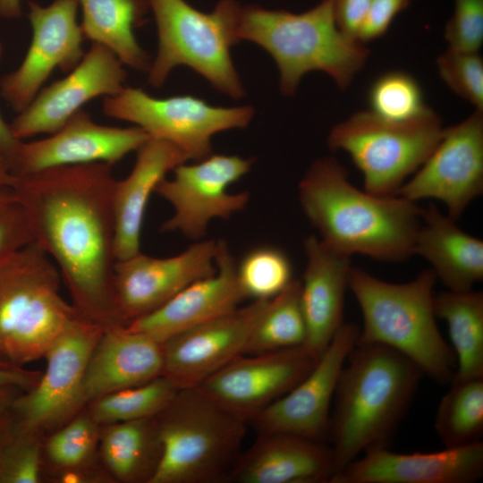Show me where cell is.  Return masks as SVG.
Returning <instances> with one entry per match:
<instances>
[{"instance_id": "obj_50", "label": "cell", "mask_w": 483, "mask_h": 483, "mask_svg": "<svg viewBox=\"0 0 483 483\" xmlns=\"http://www.w3.org/2000/svg\"><path fill=\"white\" fill-rule=\"evenodd\" d=\"M15 201V196L11 187H0V208Z\"/></svg>"}, {"instance_id": "obj_46", "label": "cell", "mask_w": 483, "mask_h": 483, "mask_svg": "<svg viewBox=\"0 0 483 483\" xmlns=\"http://www.w3.org/2000/svg\"><path fill=\"white\" fill-rule=\"evenodd\" d=\"M22 392V389L14 386L0 385V411L8 410L13 400Z\"/></svg>"}, {"instance_id": "obj_16", "label": "cell", "mask_w": 483, "mask_h": 483, "mask_svg": "<svg viewBox=\"0 0 483 483\" xmlns=\"http://www.w3.org/2000/svg\"><path fill=\"white\" fill-rule=\"evenodd\" d=\"M217 241L199 240L182 252L155 258L141 251L116 260L114 293L123 323L144 317L165 304L193 282L216 271Z\"/></svg>"}, {"instance_id": "obj_29", "label": "cell", "mask_w": 483, "mask_h": 483, "mask_svg": "<svg viewBox=\"0 0 483 483\" xmlns=\"http://www.w3.org/2000/svg\"><path fill=\"white\" fill-rule=\"evenodd\" d=\"M80 4L84 39L107 47L123 64L148 72L150 56L134 35L150 10L148 0H79Z\"/></svg>"}, {"instance_id": "obj_36", "label": "cell", "mask_w": 483, "mask_h": 483, "mask_svg": "<svg viewBox=\"0 0 483 483\" xmlns=\"http://www.w3.org/2000/svg\"><path fill=\"white\" fill-rule=\"evenodd\" d=\"M369 103L375 114L397 122L418 118L431 110L417 80L402 71L380 75L369 89Z\"/></svg>"}, {"instance_id": "obj_44", "label": "cell", "mask_w": 483, "mask_h": 483, "mask_svg": "<svg viewBox=\"0 0 483 483\" xmlns=\"http://www.w3.org/2000/svg\"><path fill=\"white\" fill-rule=\"evenodd\" d=\"M40 376V371L0 362V385L14 386L28 391L37 385Z\"/></svg>"}, {"instance_id": "obj_9", "label": "cell", "mask_w": 483, "mask_h": 483, "mask_svg": "<svg viewBox=\"0 0 483 483\" xmlns=\"http://www.w3.org/2000/svg\"><path fill=\"white\" fill-rule=\"evenodd\" d=\"M445 131L437 114L409 121H391L370 110L359 111L335 125L327 144L346 152L363 176L364 191L377 196L396 195L440 141Z\"/></svg>"}, {"instance_id": "obj_35", "label": "cell", "mask_w": 483, "mask_h": 483, "mask_svg": "<svg viewBox=\"0 0 483 483\" xmlns=\"http://www.w3.org/2000/svg\"><path fill=\"white\" fill-rule=\"evenodd\" d=\"M239 286L253 301L270 300L293 279L289 257L279 248L262 245L250 250L236 264Z\"/></svg>"}, {"instance_id": "obj_6", "label": "cell", "mask_w": 483, "mask_h": 483, "mask_svg": "<svg viewBox=\"0 0 483 483\" xmlns=\"http://www.w3.org/2000/svg\"><path fill=\"white\" fill-rule=\"evenodd\" d=\"M61 275L33 242L0 263V362L24 367L79 316L60 294Z\"/></svg>"}, {"instance_id": "obj_21", "label": "cell", "mask_w": 483, "mask_h": 483, "mask_svg": "<svg viewBox=\"0 0 483 483\" xmlns=\"http://www.w3.org/2000/svg\"><path fill=\"white\" fill-rule=\"evenodd\" d=\"M483 475V442L434 453H397L388 447L364 453L328 483H472Z\"/></svg>"}, {"instance_id": "obj_49", "label": "cell", "mask_w": 483, "mask_h": 483, "mask_svg": "<svg viewBox=\"0 0 483 483\" xmlns=\"http://www.w3.org/2000/svg\"><path fill=\"white\" fill-rule=\"evenodd\" d=\"M15 176L10 171L6 163L0 157V187H13Z\"/></svg>"}, {"instance_id": "obj_32", "label": "cell", "mask_w": 483, "mask_h": 483, "mask_svg": "<svg viewBox=\"0 0 483 483\" xmlns=\"http://www.w3.org/2000/svg\"><path fill=\"white\" fill-rule=\"evenodd\" d=\"M442 397L435 419L445 448L462 447L483 436V377L453 380Z\"/></svg>"}, {"instance_id": "obj_26", "label": "cell", "mask_w": 483, "mask_h": 483, "mask_svg": "<svg viewBox=\"0 0 483 483\" xmlns=\"http://www.w3.org/2000/svg\"><path fill=\"white\" fill-rule=\"evenodd\" d=\"M136 152L132 170L126 178L116 180L114 187L116 260L140 251L143 219L151 194L169 172L189 161L174 144L151 137Z\"/></svg>"}, {"instance_id": "obj_15", "label": "cell", "mask_w": 483, "mask_h": 483, "mask_svg": "<svg viewBox=\"0 0 483 483\" xmlns=\"http://www.w3.org/2000/svg\"><path fill=\"white\" fill-rule=\"evenodd\" d=\"M30 45L19 67L0 80V96L16 113L34 99L51 72L74 69L84 56L77 22L79 0H54L42 6L29 1Z\"/></svg>"}, {"instance_id": "obj_10", "label": "cell", "mask_w": 483, "mask_h": 483, "mask_svg": "<svg viewBox=\"0 0 483 483\" xmlns=\"http://www.w3.org/2000/svg\"><path fill=\"white\" fill-rule=\"evenodd\" d=\"M102 111L108 117L133 123L151 138L174 144L193 161L212 154L215 134L245 128L254 115L249 106H214L191 95L156 98L130 87L104 97Z\"/></svg>"}, {"instance_id": "obj_11", "label": "cell", "mask_w": 483, "mask_h": 483, "mask_svg": "<svg viewBox=\"0 0 483 483\" xmlns=\"http://www.w3.org/2000/svg\"><path fill=\"white\" fill-rule=\"evenodd\" d=\"M105 327L78 316L48 349L37 385L21 393L10 411L21 428L44 436L82 411V387L92 352Z\"/></svg>"}, {"instance_id": "obj_30", "label": "cell", "mask_w": 483, "mask_h": 483, "mask_svg": "<svg viewBox=\"0 0 483 483\" xmlns=\"http://www.w3.org/2000/svg\"><path fill=\"white\" fill-rule=\"evenodd\" d=\"M433 308L448 326L456 358L453 380L483 377V292L449 290L434 295Z\"/></svg>"}, {"instance_id": "obj_45", "label": "cell", "mask_w": 483, "mask_h": 483, "mask_svg": "<svg viewBox=\"0 0 483 483\" xmlns=\"http://www.w3.org/2000/svg\"><path fill=\"white\" fill-rule=\"evenodd\" d=\"M22 142L0 114V157L6 163L12 174Z\"/></svg>"}, {"instance_id": "obj_1", "label": "cell", "mask_w": 483, "mask_h": 483, "mask_svg": "<svg viewBox=\"0 0 483 483\" xmlns=\"http://www.w3.org/2000/svg\"><path fill=\"white\" fill-rule=\"evenodd\" d=\"M116 179L104 163L15 176L12 187L34 242L52 259L82 318L125 326L114 293Z\"/></svg>"}, {"instance_id": "obj_47", "label": "cell", "mask_w": 483, "mask_h": 483, "mask_svg": "<svg viewBox=\"0 0 483 483\" xmlns=\"http://www.w3.org/2000/svg\"><path fill=\"white\" fill-rule=\"evenodd\" d=\"M21 14L20 0H0V17L5 19L19 18Z\"/></svg>"}, {"instance_id": "obj_22", "label": "cell", "mask_w": 483, "mask_h": 483, "mask_svg": "<svg viewBox=\"0 0 483 483\" xmlns=\"http://www.w3.org/2000/svg\"><path fill=\"white\" fill-rule=\"evenodd\" d=\"M216 271L186 286L155 311L126 326L159 343L239 307L245 297L226 242L217 241Z\"/></svg>"}, {"instance_id": "obj_39", "label": "cell", "mask_w": 483, "mask_h": 483, "mask_svg": "<svg viewBox=\"0 0 483 483\" xmlns=\"http://www.w3.org/2000/svg\"><path fill=\"white\" fill-rule=\"evenodd\" d=\"M445 38L448 48L479 52L483 42V0H454Z\"/></svg>"}, {"instance_id": "obj_48", "label": "cell", "mask_w": 483, "mask_h": 483, "mask_svg": "<svg viewBox=\"0 0 483 483\" xmlns=\"http://www.w3.org/2000/svg\"><path fill=\"white\" fill-rule=\"evenodd\" d=\"M14 425L13 414L8 410L0 411V442L7 435Z\"/></svg>"}, {"instance_id": "obj_5", "label": "cell", "mask_w": 483, "mask_h": 483, "mask_svg": "<svg viewBox=\"0 0 483 483\" xmlns=\"http://www.w3.org/2000/svg\"><path fill=\"white\" fill-rule=\"evenodd\" d=\"M432 269L404 284L383 281L352 267L349 289L360 305L363 324L356 344L377 343L412 360L423 375L441 384L451 383L456 358L436 321Z\"/></svg>"}, {"instance_id": "obj_3", "label": "cell", "mask_w": 483, "mask_h": 483, "mask_svg": "<svg viewBox=\"0 0 483 483\" xmlns=\"http://www.w3.org/2000/svg\"><path fill=\"white\" fill-rule=\"evenodd\" d=\"M422 375L412 360L392 348L355 344L341 371L330 416L333 475L360 454L388 447Z\"/></svg>"}, {"instance_id": "obj_31", "label": "cell", "mask_w": 483, "mask_h": 483, "mask_svg": "<svg viewBox=\"0 0 483 483\" xmlns=\"http://www.w3.org/2000/svg\"><path fill=\"white\" fill-rule=\"evenodd\" d=\"M306 336L301 281L293 278L280 293L267 301L253 328L246 354L303 346Z\"/></svg>"}, {"instance_id": "obj_25", "label": "cell", "mask_w": 483, "mask_h": 483, "mask_svg": "<svg viewBox=\"0 0 483 483\" xmlns=\"http://www.w3.org/2000/svg\"><path fill=\"white\" fill-rule=\"evenodd\" d=\"M163 374L162 343L126 326L106 327L85 373L82 406L113 392Z\"/></svg>"}, {"instance_id": "obj_20", "label": "cell", "mask_w": 483, "mask_h": 483, "mask_svg": "<svg viewBox=\"0 0 483 483\" xmlns=\"http://www.w3.org/2000/svg\"><path fill=\"white\" fill-rule=\"evenodd\" d=\"M149 135L138 126L121 128L95 123L80 109L49 137L22 142L14 176L41 170L104 163L110 165L137 151Z\"/></svg>"}, {"instance_id": "obj_19", "label": "cell", "mask_w": 483, "mask_h": 483, "mask_svg": "<svg viewBox=\"0 0 483 483\" xmlns=\"http://www.w3.org/2000/svg\"><path fill=\"white\" fill-rule=\"evenodd\" d=\"M123 64L107 47L92 43L79 64L62 80L39 90L30 105L10 123L21 140L53 134L88 101L114 96L125 88Z\"/></svg>"}, {"instance_id": "obj_40", "label": "cell", "mask_w": 483, "mask_h": 483, "mask_svg": "<svg viewBox=\"0 0 483 483\" xmlns=\"http://www.w3.org/2000/svg\"><path fill=\"white\" fill-rule=\"evenodd\" d=\"M27 217L13 201L0 208V263L33 242Z\"/></svg>"}, {"instance_id": "obj_27", "label": "cell", "mask_w": 483, "mask_h": 483, "mask_svg": "<svg viewBox=\"0 0 483 483\" xmlns=\"http://www.w3.org/2000/svg\"><path fill=\"white\" fill-rule=\"evenodd\" d=\"M414 254L429 262L450 291L471 290L483 279V241L463 232L434 204L422 208Z\"/></svg>"}, {"instance_id": "obj_23", "label": "cell", "mask_w": 483, "mask_h": 483, "mask_svg": "<svg viewBox=\"0 0 483 483\" xmlns=\"http://www.w3.org/2000/svg\"><path fill=\"white\" fill-rule=\"evenodd\" d=\"M334 473L331 446L284 432H262L240 453L225 482L323 483Z\"/></svg>"}, {"instance_id": "obj_7", "label": "cell", "mask_w": 483, "mask_h": 483, "mask_svg": "<svg viewBox=\"0 0 483 483\" xmlns=\"http://www.w3.org/2000/svg\"><path fill=\"white\" fill-rule=\"evenodd\" d=\"M155 419L162 453L150 483L225 481L241 453L246 422L197 388L178 390Z\"/></svg>"}, {"instance_id": "obj_14", "label": "cell", "mask_w": 483, "mask_h": 483, "mask_svg": "<svg viewBox=\"0 0 483 483\" xmlns=\"http://www.w3.org/2000/svg\"><path fill=\"white\" fill-rule=\"evenodd\" d=\"M316 361L304 346L244 354L195 388L247 423L292 389Z\"/></svg>"}, {"instance_id": "obj_34", "label": "cell", "mask_w": 483, "mask_h": 483, "mask_svg": "<svg viewBox=\"0 0 483 483\" xmlns=\"http://www.w3.org/2000/svg\"><path fill=\"white\" fill-rule=\"evenodd\" d=\"M100 425L83 409L44 438L45 473L99 460Z\"/></svg>"}, {"instance_id": "obj_13", "label": "cell", "mask_w": 483, "mask_h": 483, "mask_svg": "<svg viewBox=\"0 0 483 483\" xmlns=\"http://www.w3.org/2000/svg\"><path fill=\"white\" fill-rule=\"evenodd\" d=\"M483 192V111L477 110L444 134L416 174L396 195L411 201L436 199L457 221Z\"/></svg>"}, {"instance_id": "obj_42", "label": "cell", "mask_w": 483, "mask_h": 483, "mask_svg": "<svg viewBox=\"0 0 483 483\" xmlns=\"http://www.w3.org/2000/svg\"><path fill=\"white\" fill-rule=\"evenodd\" d=\"M45 481L54 483H109L113 477L102 464L100 459L81 466L55 470L45 473Z\"/></svg>"}, {"instance_id": "obj_2", "label": "cell", "mask_w": 483, "mask_h": 483, "mask_svg": "<svg viewBox=\"0 0 483 483\" xmlns=\"http://www.w3.org/2000/svg\"><path fill=\"white\" fill-rule=\"evenodd\" d=\"M303 213L328 249L400 262L414 255L422 208L398 195L377 196L348 180L334 157L316 160L299 183Z\"/></svg>"}, {"instance_id": "obj_41", "label": "cell", "mask_w": 483, "mask_h": 483, "mask_svg": "<svg viewBox=\"0 0 483 483\" xmlns=\"http://www.w3.org/2000/svg\"><path fill=\"white\" fill-rule=\"evenodd\" d=\"M412 0H371L366 16L360 27L357 39L361 43L374 40L383 36L394 19L410 4Z\"/></svg>"}, {"instance_id": "obj_17", "label": "cell", "mask_w": 483, "mask_h": 483, "mask_svg": "<svg viewBox=\"0 0 483 483\" xmlns=\"http://www.w3.org/2000/svg\"><path fill=\"white\" fill-rule=\"evenodd\" d=\"M360 328L343 323L309 372L253 420L262 432H284L318 442L328 438L330 406L345 360Z\"/></svg>"}, {"instance_id": "obj_24", "label": "cell", "mask_w": 483, "mask_h": 483, "mask_svg": "<svg viewBox=\"0 0 483 483\" xmlns=\"http://www.w3.org/2000/svg\"><path fill=\"white\" fill-rule=\"evenodd\" d=\"M306 266L301 281V301L306 321L303 344L316 360L325 352L343 322L351 257L325 246L315 235L304 241Z\"/></svg>"}, {"instance_id": "obj_12", "label": "cell", "mask_w": 483, "mask_h": 483, "mask_svg": "<svg viewBox=\"0 0 483 483\" xmlns=\"http://www.w3.org/2000/svg\"><path fill=\"white\" fill-rule=\"evenodd\" d=\"M253 162L236 155L211 154L176 166L173 177L163 179L155 190L174 208L160 230L202 240L211 220H226L247 206L248 191L231 193L228 188L250 172Z\"/></svg>"}, {"instance_id": "obj_43", "label": "cell", "mask_w": 483, "mask_h": 483, "mask_svg": "<svg viewBox=\"0 0 483 483\" xmlns=\"http://www.w3.org/2000/svg\"><path fill=\"white\" fill-rule=\"evenodd\" d=\"M370 2L371 0H335V17L338 28L347 36L357 39Z\"/></svg>"}, {"instance_id": "obj_4", "label": "cell", "mask_w": 483, "mask_h": 483, "mask_svg": "<svg viewBox=\"0 0 483 483\" xmlns=\"http://www.w3.org/2000/svg\"><path fill=\"white\" fill-rule=\"evenodd\" d=\"M334 4L335 0H321L301 13L256 4L241 6L237 38L258 45L272 56L284 95L293 96L302 77L311 71L326 73L345 89L364 67L369 51L338 28Z\"/></svg>"}, {"instance_id": "obj_37", "label": "cell", "mask_w": 483, "mask_h": 483, "mask_svg": "<svg viewBox=\"0 0 483 483\" xmlns=\"http://www.w3.org/2000/svg\"><path fill=\"white\" fill-rule=\"evenodd\" d=\"M44 438L40 434L20 428L14 421L0 442V483L45 481Z\"/></svg>"}, {"instance_id": "obj_28", "label": "cell", "mask_w": 483, "mask_h": 483, "mask_svg": "<svg viewBox=\"0 0 483 483\" xmlns=\"http://www.w3.org/2000/svg\"><path fill=\"white\" fill-rule=\"evenodd\" d=\"M161 453L155 417L100 426L98 456L114 482L150 483Z\"/></svg>"}, {"instance_id": "obj_8", "label": "cell", "mask_w": 483, "mask_h": 483, "mask_svg": "<svg viewBox=\"0 0 483 483\" xmlns=\"http://www.w3.org/2000/svg\"><path fill=\"white\" fill-rule=\"evenodd\" d=\"M148 4L158 36L157 54L148 72L151 86L161 87L174 67L185 65L219 92L234 99L244 96L230 51L240 42L238 2L220 0L210 13L199 11L185 0H148Z\"/></svg>"}, {"instance_id": "obj_38", "label": "cell", "mask_w": 483, "mask_h": 483, "mask_svg": "<svg viewBox=\"0 0 483 483\" xmlns=\"http://www.w3.org/2000/svg\"><path fill=\"white\" fill-rule=\"evenodd\" d=\"M436 66L455 94L483 111V60L479 52L447 48L438 56Z\"/></svg>"}, {"instance_id": "obj_33", "label": "cell", "mask_w": 483, "mask_h": 483, "mask_svg": "<svg viewBox=\"0 0 483 483\" xmlns=\"http://www.w3.org/2000/svg\"><path fill=\"white\" fill-rule=\"evenodd\" d=\"M177 391L169 379L159 376L147 383L101 396L87 404L84 410L100 426L153 418L166 407Z\"/></svg>"}, {"instance_id": "obj_18", "label": "cell", "mask_w": 483, "mask_h": 483, "mask_svg": "<svg viewBox=\"0 0 483 483\" xmlns=\"http://www.w3.org/2000/svg\"><path fill=\"white\" fill-rule=\"evenodd\" d=\"M267 301H252L162 343V376L178 390L195 388L246 354L253 328Z\"/></svg>"}, {"instance_id": "obj_51", "label": "cell", "mask_w": 483, "mask_h": 483, "mask_svg": "<svg viewBox=\"0 0 483 483\" xmlns=\"http://www.w3.org/2000/svg\"><path fill=\"white\" fill-rule=\"evenodd\" d=\"M3 50H4L3 46H2V44L0 43V60H1V57H2V55H3Z\"/></svg>"}]
</instances>
